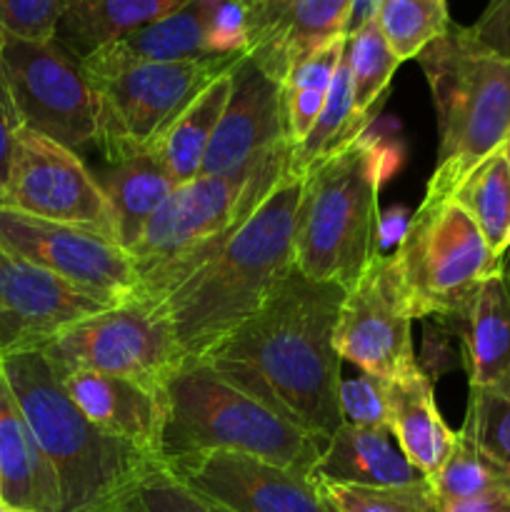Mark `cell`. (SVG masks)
Masks as SVG:
<instances>
[{"label": "cell", "mask_w": 510, "mask_h": 512, "mask_svg": "<svg viewBox=\"0 0 510 512\" xmlns=\"http://www.w3.org/2000/svg\"><path fill=\"white\" fill-rule=\"evenodd\" d=\"M0 503H3V500H0Z\"/></svg>", "instance_id": "48"}, {"label": "cell", "mask_w": 510, "mask_h": 512, "mask_svg": "<svg viewBox=\"0 0 510 512\" xmlns=\"http://www.w3.org/2000/svg\"><path fill=\"white\" fill-rule=\"evenodd\" d=\"M293 145L280 143L245 168L178 185L128 250L140 278L135 300L158 305L208 263L290 173Z\"/></svg>", "instance_id": "4"}, {"label": "cell", "mask_w": 510, "mask_h": 512, "mask_svg": "<svg viewBox=\"0 0 510 512\" xmlns=\"http://www.w3.org/2000/svg\"><path fill=\"white\" fill-rule=\"evenodd\" d=\"M60 0H0V30L28 40H53Z\"/></svg>", "instance_id": "39"}, {"label": "cell", "mask_w": 510, "mask_h": 512, "mask_svg": "<svg viewBox=\"0 0 510 512\" xmlns=\"http://www.w3.org/2000/svg\"><path fill=\"white\" fill-rule=\"evenodd\" d=\"M0 205L35 218L95 230L115 240L113 213L95 173H90L78 153L30 128L18 133Z\"/></svg>", "instance_id": "13"}, {"label": "cell", "mask_w": 510, "mask_h": 512, "mask_svg": "<svg viewBox=\"0 0 510 512\" xmlns=\"http://www.w3.org/2000/svg\"><path fill=\"white\" fill-rule=\"evenodd\" d=\"M0 70L23 128L78 155L98 145V93L83 58L60 40L15 38L0 30Z\"/></svg>", "instance_id": "10"}, {"label": "cell", "mask_w": 510, "mask_h": 512, "mask_svg": "<svg viewBox=\"0 0 510 512\" xmlns=\"http://www.w3.org/2000/svg\"><path fill=\"white\" fill-rule=\"evenodd\" d=\"M380 5H383V0H350V15H348V25H345V38L353 35L358 28H363L365 23H370V20H375Z\"/></svg>", "instance_id": "43"}, {"label": "cell", "mask_w": 510, "mask_h": 512, "mask_svg": "<svg viewBox=\"0 0 510 512\" xmlns=\"http://www.w3.org/2000/svg\"><path fill=\"white\" fill-rule=\"evenodd\" d=\"M210 55H248L250 10L245 0H198Z\"/></svg>", "instance_id": "37"}, {"label": "cell", "mask_w": 510, "mask_h": 512, "mask_svg": "<svg viewBox=\"0 0 510 512\" xmlns=\"http://www.w3.org/2000/svg\"><path fill=\"white\" fill-rule=\"evenodd\" d=\"M415 320H455L503 265L475 220L455 200L420 205L393 253Z\"/></svg>", "instance_id": "9"}, {"label": "cell", "mask_w": 510, "mask_h": 512, "mask_svg": "<svg viewBox=\"0 0 510 512\" xmlns=\"http://www.w3.org/2000/svg\"><path fill=\"white\" fill-rule=\"evenodd\" d=\"M438 503L488 498V495H510V468L495 463L493 458L475 448L463 433H455V448L448 463L430 480Z\"/></svg>", "instance_id": "32"}, {"label": "cell", "mask_w": 510, "mask_h": 512, "mask_svg": "<svg viewBox=\"0 0 510 512\" xmlns=\"http://www.w3.org/2000/svg\"><path fill=\"white\" fill-rule=\"evenodd\" d=\"M345 50V35L325 43L308 58L298 60L288 75L283 78V115L285 135L290 145H298L308 138L315 120L323 113L325 98H328L330 83H333L335 68Z\"/></svg>", "instance_id": "29"}, {"label": "cell", "mask_w": 510, "mask_h": 512, "mask_svg": "<svg viewBox=\"0 0 510 512\" xmlns=\"http://www.w3.org/2000/svg\"><path fill=\"white\" fill-rule=\"evenodd\" d=\"M0 368L55 470L63 512H105L133 480L160 463L90 423L43 350L5 355Z\"/></svg>", "instance_id": "5"}, {"label": "cell", "mask_w": 510, "mask_h": 512, "mask_svg": "<svg viewBox=\"0 0 510 512\" xmlns=\"http://www.w3.org/2000/svg\"><path fill=\"white\" fill-rule=\"evenodd\" d=\"M200 58H210L208 45H205L203 10L198 0H190L175 13L103 45L83 60L93 65H128L178 63V60Z\"/></svg>", "instance_id": "26"}, {"label": "cell", "mask_w": 510, "mask_h": 512, "mask_svg": "<svg viewBox=\"0 0 510 512\" xmlns=\"http://www.w3.org/2000/svg\"><path fill=\"white\" fill-rule=\"evenodd\" d=\"M190 0H60L55 40L88 58L103 45L175 13Z\"/></svg>", "instance_id": "25"}, {"label": "cell", "mask_w": 510, "mask_h": 512, "mask_svg": "<svg viewBox=\"0 0 510 512\" xmlns=\"http://www.w3.org/2000/svg\"><path fill=\"white\" fill-rule=\"evenodd\" d=\"M500 150H503V158H505V163H508V168H510V135H508V140H505V145Z\"/></svg>", "instance_id": "45"}, {"label": "cell", "mask_w": 510, "mask_h": 512, "mask_svg": "<svg viewBox=\"0 0 510 512\" xmlns=\"http://www.w3.org/2000/svg\"><path fill=\"white\" fill-rule=\"evenodd\" d=\"M0 512H18V510H13V508H8V505L0 503Z\"/></svg>", "instance_id": "46"}, {"label": "cell", "mask_w": 510, "mask_h": 512, "mask_svg": "<svg viewBox=\"0 0 510 512\" xmlns=\"http://www.w3.org/2000/svg\"><path fill=\"white\" fill-rule=\"evenodd\" d=\"M455 203L475 220L495 258H508L510 250V168L503 150L490 155L483 165L455 190Z\"/></svg>", "instance_id": "30"}, {"label": "cell", "mask_w": 510, "mask_h": 512, "mask_svg": "<svg viewBox=\"0 0 510 512\" xmlns=\"http://www.w3.org/2000/svg\"><path fill=\"white\" fill-rule=\"evenodd\" d=\"M313 480L350 488H408L430 483L408 460L390 428H358L343 423L325 443Z\"/></svg>", "instance_id": "20"}, {"label": "cell", "mask_w": 510, "mask_h": 512, "mask_svg": "<svg viewBox=\"0 0 510 512\" xmlns=\"http://www.w3.org/2000/svg\"><path fill=\"white\" fill-rule=\"evenodd\" d=\"M180 483L233 512H328L318 483L233 450H203L160 460Z\"/></svg>", "instance_id": "15"}, {"label": "cell", "mask_w": 510, "mask_h": 512, "mask_svg": "<svg viewBox=\"0 0 510 512\" xmlns=\"http://www.w3.org/2000/svg\"><path fill=\"white\" fill-rule=\"evenodd\" d=\"M370 123H373V120L355 113L350 68L343 50V58H340L338 68H335L333 83H330L328 98H325L323 113L315 120L308 138H305L303 143L293 145V153H290V173L303 178L318 160L328 158L335 150L348 145L350 140L360 138V135L368 130Z\"/></svg>", "instance_id": "28"}, {"label": "cell", "mask_w": 510, "mask_h": 512, "mask_svg": "<svg viewBox=\"0 0 510 512\" xmlns=\"http://www.w3.org/2000/svg\"><path fill=\"white\" fill-rule=\"evenodd\" d=\"M340 415L343 423L358 428H390L388 378L360 373L353 380H340Z\"/></svg>", "instance_id": "38"}, {"label": "cell", "mask_w": 510, "mask_h": 512, "mask_svg": "<svg viewBox=\"0 0 510 512\" xmlns=\"http://www.w3.org/2000/svg\"><path fill=\"white\" fill-rule=\"evenodd\" d=\"M325 500H328V498H325ZM328 512H340L338 508H335V505L333 503H330V500H328Z\"/></svg>", "instance_id": "47"}, {"label": "cell", "mask_w": 510, "mask_h": 512, "mask_svg": "<svg viewBox=\"0 0 510 512\" xmlns=\"http://www.w3.org/2000/svg\"><path fill=\"white\" fill-rule=\"evenodd\" d=\"M468 28L480 45L510 63V0H488L480 18Z\"/></svg>", "instance_id": "40"}, {"label": "cell", "mask_w": 510, "mask_h": 512, "mask_svg": "<svg viewBox=\"0 0 510 512\" xmlns=\"http://www.w3.org/2000/svg\"><path fill=\"white\" fill-rule=\"evenodd\" d=\"M440 512H510V495H488V498L438 503Z\"/></svg>", "instance_id": "42"}, {"label": "cell", "mask_w": 510, "mask_h": 512, "mask_svg": "<svg viewBox=\"0 0 510 512\" xmlns=\"http://www.w3.org/2000/svg\"><path fill=\"white\" fill-rule=\"evenodd\" d=\"M388 425L410 463L433 480L453 453L455 433L445 425L420 365L388 380Z\"/></svg>", "instance_id": "23"}, {"label": "cell", "mask_w": 510, "mask_h": 512, "mask_svg": "<svg viewBox=\"0 0 510 512\" xmlns=\"http://www.w3.org/2000/svg\"><path fill=\"white\" fill-rule=\"evenodd\" d=\"M0 500L18 512H63L55 470L0 368Z\"/></svg>", "instance_id": "22"}, {"label": "cell", "mask_w": 510, "mask_h": 512, "mask_svg": "<svg viewBox=\"0 0 510 512\" xmlns=\"http://www.w3.org/2000/svg\"><path fill=\"white\" fill-rule=\"evenodd\" d=\"M105 512H233L208 495L180 483L163 463H155L128 485Z\"/></svg>", "instance_id": "34"}, {"label": "cell", "mask_w": 510, "mask_h": 512, "mask_svg": "<svg viewBox=\"0 0 510 512\" xmlns=\"http://www.w3.org/2000/svg\"><path fill=\"white\" fill-rule=\"evenodd\" d=\"M320 490L340 512H440L430 483L408 485V488L323 485Z\"/></svg>", "instance_id": "36"}, {"label": "cell", "mask_w": 510, "mask_h": 512, "mask_svg": "<svg viewBox=\"0 0 510 512\" xmlns=\"http://www.w3.org/2000/svg\"><path fill=\"white\" fill-rule=\"evenodd\" d=\"M58 378L90 423L160 458L168 413L165 388L93 370H78Z\"/></svg>", "instance_id": "19"}, {"label": "cell", "mask_w": 510, "mask_h": 512, "mask_svg": "<svg viewBox=\"0 0 510 512\" xmlns=\"http://www.w3.org/2000/svg\"><path fill=\"white\" fill-rule=\"evenodd\" d=\"M350 0H275L250 15L248 58L283 83L298 60L343 38Z\"/></svg>", "instance_id": "18"}, {"label": "cell", "mask_w": 510, "mask_h": 512, "mask_svg": "<svg viewBox=\"0 0 510 512\" xmlns=\"http://www.w3.org/2000/svg\"><path fill=\"white\" fill-rule=\"evenodd\" d=\"M345 290L290 270L240 328L203 363L320 443L343 425L335 325Z\"/></svg>", "instance_id": "1"}, {"label": "cell", "mask_w": 510, "mask_h": 512, "mask_svg": "<svg viewBox=\"0 0 510 512\" xmlns=\"http://www.w3.org/2000/svg\"><path fill=\"white\" fill-rule=\"evenodd\" d=\"M375 20L400 63L418 58L453 23L448 0H383Z\"/></svg>", "instance_id": "33"}, {"label": "cell", "mask_w": 510, "mask_h": 512, "mask_svg": "<svg viewBox=\"0 0 510 512\" xmlns=\"http://www.w3.org/2000/svg\"><path fill=\"white\" fill-rule=\"evenodd\" d=\"M345 58H348L350 68L355 113L373 120L400 65V60L390 50L388 40H385L383 30H380L378 20H370L345 38Z\"/></svg>", "instance_id": "31"}, {"label": "cell", "mask_w": 510, "mask_h": 512, "mask_svg": "<svg viewBox=\"0 0 510 512\" xmlns=\"http://www.w3.org/2000/svg\"><path fill=\"white\" fill-rule=\"evenodd\" d=\"M108 308L0 245V358L43 350L68 325Z\"/></svg>", "instance_id": "16"}, {"label": "cell", "mask_w": 510, "mask_h": 512, "mask_svg": "<svg viewBox=\"0 0 510 512\" xmlns=\"http://www.w3.org/2000/svg\"><path fill=\"white\" fill-rule=\"evenodd\" d=\"M245 55H210L178 63H85L98 93V145L108 163L145 150L220 75Z\"/></svg>", "instance_id": "8"}, {"label": "cell", "mask_w": 510, "mask_h": 512, "mask_svg": "<svg viewBox=\"0 0 510 512\" xmlns=\"http://www.w3.org/2000/svg\"><path fill=\"white\" fill-rule=\"evenodd\" d=\"M95 180L108 198L115 220V240L125 250L138 243L150 220L178 188L153 148L135 150L113 160L95 173Z\"/></svg>", "instance_id": "24"}, {"label": "cell", "mask_w": 510, "mask_h": 512, "mask_svg": "<svg viewBox=\"0 0 510 512\" xmlns=\"http://www.w3.org/2000/svg\"><path fill=\"white\" fill-rule=\"evenodd\" d=\"M43 353L58 375L93 370L158 388L185 363L173 325L148 300H128L68 325Z\"/></svg>", "instance_id": "11"}, {"label": "cell", "mask_w": 510, "mask_h": 512, "mask_svg": "<svg viewBox=\"0 0 510 512\" xmlns=\"http://www.w3.org/2000/svg\"><path fill=\"white\" fill-rule=\"evenodd\" d=\"M305 175L288 173L248 223L158 303L185 360H200L270 298L295 268V223Z\"/></svg>", "instance_id": "2"}, {"label": "cell", "mask_w": 510, "mask_h": 512, "mask_svg": "<svg viewBox=\"0 0 510 512\" xmlns=\"http://www.w3.org/2000/svg\"><path fill=\"white\" fill-rule=\"evenodd\" d=\"M280 143H288L283 88L245 55L233 68V90L198 178L235 173Z\"/></svg>", "instance_id": "17"}, {"label": "cell", "mask_w": 510, "mask_h": 512, "mask_svg": "<svg viewBox=\"0 0 510 512\" xmlns=\"http://www.w3.org/2000/svg\"><path fill=\"white\" fill-rule=\"evenodd\" d=\"M398 160V148L363 133L305 173L293 243L305 278L343 290L363 278L378 258L380 188Z\"/></svg>", "instance_id": "3"}, {"label": "cell", "mask_w": 510, "mask_h": 512, "mask_svg": "<svg viewBox=\"0 0 510 512\" xmlns=\"http://www.w3.org/2000/svg\"><path fill=\"white\" fill-rule=\"evenodd\" d=\"M0 245L110 308L140 293L138 270L128 250L95 230L0 205Z\"/></svg>", "instance_id": "12"}, {"label": "cell", "mask_w": 510, "mask_h": 512, "mask_svg": "<svg viewBox=\"0 0 510 512\" xmlns=\"http://www.w3.org/2000/svg\"><path fill=\"white\" fill-rule=\"evenodd\" d=\"M460 433L495 463L510 468V398L490 390L470 388Z\"/></svg>", "instance_id": "35"}, {"label": "cell", "mask_w": 510, "mask_h": 512, "mask_svg": "<svg viewBox=\"0 0 510 512\" xmlns=\"http://www.w3.org/2000/svg\"><path fill=\"white\" fill-rule=\"evenodd\" d=\"M463 338V365L470 388L510 398V263L478 288L468 310L455 320Z\"/></svg>", "instance_id": "21"}, {"label": "cell", "mask_w": 510, "mask_h": 512, "mask_svg": "<svg viewBox=\"0 0 510 512\" xmlns=\"http://www.w3.org/2000/svg\"><path fill=\"white\" fill-rule=\"evenodd\" d=\"M20 130H23V120H20L18 108L13 103V95H10L8 83L3 78V70H0V193H3L5 183H8Z\"/></svg>", "instance_id": "41"}, {"label": "cell", "mask_w": 510, "mask_h": 512, "mask_svg": "<svg viewBox=\"0 0 510 512\" xmlns=\"http://www.w3.org/2000/svg\"><path fill=\"white\" fill-rule=\"evenodd\" d=\"M245 3H248V10H250V15H253V13H255V10L265 8V5L275 3V0H245Z\"/></svg>", "instance_id": "44"}, {"label": "cell", "mask_w": 510, "mask_h": 512, "mask_svg": "<svg viewBox=\"0 0 510 512\" xmlns=\"http://www.w3.org/2000/svg\"><path fill=\"white\" fill-rule=\"evenodd\" d=\"M413 320V305L395 258L378 255L363 278L345 290L335 325V348L340 358L355 363L363 373L398 378L418 365L410 333Z\"/></svg>", "instance_id": "14"}, {"label": "cell", "mask_w": 510, "mask_h": 512, "mask_svg": "<svg viewBox=\"0 0 510 512\" xmlns=\"http://www.w3.org/2000/svg\"><path fill=\"white\" fill-rule=\"evenodd\" d=\"M415 60L438 115V163L423 198L435 205L453 200L465 178L508 140L510 63L455 23Z\"/></svg>", "instance_id": "6"}, {"label": "cell", "mask_w": 510, "mask_h": 512, "mask_svg": "<svg viewBox=\"0 0 510 512\" xmlns=\"http://www.w3.org/2000/svg\"><path fill=\"white\" fill-rule=\"evenodd\" d=\"M230 90H233V70L213 80L150 145L175 185L190 183L200 175L210 138L223 118Z\"/></svg>", "instance_id": "27"}, {"label": "cell", "mask_w": 510, "mask_h": 512, "mask_svg": "<svg viewBox=\"0 0 510 512\" xmlns=\"http://www.w3.org/2000/svg\"><path fill=\"white\" fill-rule=\"evenodd\" d=\"M160 460L203 450L263 458L313 480L325 445L273 408L243 393L203 360H185L165 383Z\"/></svg>", "instance_id": "7"}]
</instances>
